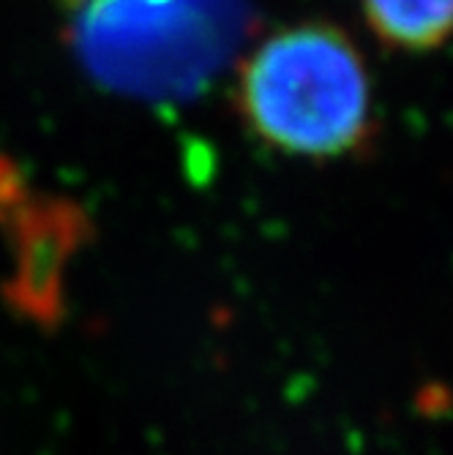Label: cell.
<instances>
[{
	"label": "cell",
	"mask_w": 453,
	"mask_h": 455,
	"mask_svg": "<svg viewBox=\"0 0 453 455\" xmlns=\"http://www.w3.org/2000/svg\"><path fill=\"white\" fill-rule=\"evenodd\" d=\"M74 52L117 93L194 96L249 25L243 0H63Z\"/></svg>",
	"instance_id": "6da1fadb"
},
{
	"label": "cell",
	"mask_w": 453,
	"mask_h": 455,
	"mask_svg": "<svg viewBox=\"0 0 453 455\" xmlns=\"http://www.w3.org/2000/svg\"><path fill=\"white\" fill-rule=\"evenodd\" d=\"M238 104L252 132L301 158H339L372 132V82L352 41L322 22L265 38L243 63Z\"/></svg>",
	"instance_id": "7a4b0ae2"
},
{
	"label": "cell",
	"mask_w": 453,
	"mask_h": 455,
	"mask_svg": "<svg viewBox=\"0 0 453 455\" xmlns=\"http://www.w3.org/2000/svg\"><path fill=\"white\" fill-rule=\"evenodd\" d=\"M14 216L12 300L30 316L50 322L61 306L63 270L82 237V216L61 199H25Z\"/></svg>",
	"instance_id": "3957f363"
},
{
	"label": "cell",
	"mask_w": 453,
	"mask_h": 455,
	"mask_svg": "<svg viewBox=\"0 0 453 455\" xmlns=\"http://www.w3.org/2000/svg\"><path fill=\"white\" fill-rule=\"evenodd\" d=\"M372 30L391 47L426 52L453 36V0H360Z\"/></svg>",
	"instance_id": "277c9868"
}]
</instances>
